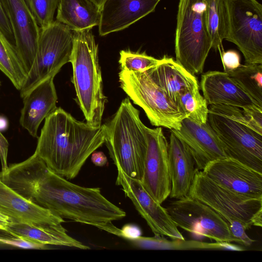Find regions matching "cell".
I'll return each mask as SVG.
<instances>
[{
	"label": "cell",
	"mask_w": 262,
	"mask_h": 262,
	"mask_svg": "<svg viewBox=\"0 0 262 262\" xmlns=\"http://www.w3.org/2000/svg\"><path fill=\"white\" fill-rule=\"evenodd\" d=\"M8 185L34 204L62 219L95 226L110 233L112 222L125 212L103 196L99 188L81 186L51 170L37 155L17 163Z\"/></svg>",
	"instance_id": "cell-1"
},
{
	"label": "cell",
	"mask_w": 262,
	"mask_h": 262,
	"mask_svg": "<svg viewBox=\"0 0 262 262\" xmlns=\"http://www.w3.org/2000/svg\"><path fill=\"white\" fill-rule=\"evenodd\" d=\"M104 143L102 125L92 126L57 107L45 119L34 154L53 171L71 180Z\"/></svg>",
	"instance_id": "cell-2"
},
{
	"label": "cell",
	"mask_w": 262,
	"mask_h": 262,
	"mask_svg": "<svg viewBox=\"0 0 262 262\" xmlns=\"http://www.w3.org/2000/svg\"><path fill=\"white\" fill-rule=\"evenodd\" d=\"M104 143L117 169L141 181L147 148L146 127L140 112L127 97L113 116L102 125Z\"/></svg>",
	"instance_id": "cell-3"
},
{
	"label": "cell",
	"mask_w": 262,
	"mask_h": 262,
	"mask_svg": "<svg viewBox=\"0 0 262 262\" xmlns=\"http://www.w3.org/2000/svg\"><path fill=\"white\" fill-rule=\"evenodd\" d=\"M73 33L70 62L73 67L72 82L77 101L86 122L92 126L100 127L107 99L103 91L98 45L92 30Z\"/></svg>",
	"instance_id": "cell-4"
},
{
	"label": "cell",
	"mask_w": 262,
	"mask_h": 262,
	"mask_svg": "<svg viewBox=\"0 0 262 262\" xmlns=\"http://www.w3.org/2000/svg\"><path fill=\"white\" fill-rule=\"evenodd\" d=\"M207 121L227 158L262 173V134L253 126L247 110L226 105H209Z\"/></svg>",
	"instance_id": "cell-5"
},
{
	"label": "cell",
	"mask_w": 262,
	"mask_h": 262,
	"mask_svg": "<svg viewBox=\"0 0 262 262\" xmlns=\"http://www.w3.org/2000/svg\"><path fill=\"white\" fill-rule=\"evenodd\" d=\"M175 36L176 61L190 73H202L212 48L204 0H180Z\"/></svg>",
	"instance_id": "cell-6"
},
{
	"label": "cell",
	"mask_w": 262,
	"mask_h": 262,
	"mask_svg": "<svg viewBox=\"0 0 262 262\" xmlns=\"http://www.w3.org/2000/svg\"><path fill=\"white\" fill-rule=\"evenodd\" d=\"M188 195L208 205L228 223L241 222L245 230L262 226V198L236 194L218 185L196 169Z\"/></svg>",
	"instance_id": "cell-7"
},
{
	"label": "cell",
	"mask_w": 262,
	"mask_h": 262,
	"mask_svg": "<svg viewBox=\"0 0 262 262\" xmlns=\"http://www.w3.org/2000/svg\"><path fill=\"white\" fill-rule=\"evenodd\" d=\"M119 79L121 89L144 110L152 125L170 130L180 129L182 120L186 117L146 72L121 70Z\"/></svg>",
	"instance_id": "cell-8"
},
{
	"label": "cell",
	"mask_w": 262,
	"mask_h": 262,
	"mask_svg": "<svg viewBox=\"0 0 262 262\" xmlns=\"http://www.w3.org/2000/svg\"><path fill=\"white\" fill-rule=\"evenodd\" d=\"M73 46V33L66 25L56 20L40 28L35 59L19 90L21 98L43 81L54 77L70 62Z\"/></svg>",
	"instance_id": "cell-9"
},
{
	"label": "cell",
	"mask_w": 262,
	"mask_h": 262,
	"mask_svg": "<svg viewBox=\"0 0 262 262\" xmlns=\"http://www.w3.org/2000/svg\"><path fill=\"white\" fill-rule=\"evenodd\" d=\"M226 40L238 48L246 64H262V6L256 0H227Z\"/></svg>",
	"instance_id": "cell-10"
},
{
	"label": "cell",
	"mask_w": 262,
	"mask_h": 262,
	"mask_svg": "<svg viewBox=\"0 0 262 262\" xmlns=\"http://www.w3.org/2000/svg\"><path fill=\"white\" fill-rule=\"evenodd\" d=\"M166 209L178 228L217 243L234 242L228 222L209 206L189 195L172 201Z\"/></svg>",
	"instance_id": "cell-11"
},
{
	"label": "cell",
	"mask_w": 262,
	"mask_h": 262,
	"mask_svg": "<svg viewBox=\"0 0 262 262\" xmlns=\"http://www.w3.org/2000/svg\"><path fill=\"white\" fill-rule=\"evenodd\" d=\"M147 148L141 182L147 192L159 203L169 196L171 180L168 165V142L161 127L146 126Z\"/></svg>",
	"instance_id": "cell-12"
},
{
	"label": "cell",
	"mask_w": 262,
	"mask_h": 262,
	"mask_svg": "<svg viewBox=\"0 0 262 262\" xmlns=\"http://www.w3.org/2000/svg\"><path fill=\"white\" fill-rule=\"evenodd\" d=\"M117 170L116 184L122 187L125 194L131 200L155 235L184 240L166 209L147 192L141 181L130 178L120 169Z\"/></svg>",
	"instance_id": "cell-13"
},
{
	"label": "cell",
	"mask_w": 262,
	"mask_h": 262,
	"mask_svg": "<svg viewBox=\"0 0 262 262\" xmlns=\"http://www.w3.org/2000/svg\"><path fill=\"white\" fill-rule=\"evenodd\" d=\"M218 185L236 194L262 198V173L229 158L215 160L202 170Z\"/></svg>",
	"instance_id": "cell-14"
},
{
	"label": "cell",
	"mask_w": 262,
	"mask_h": 262,
	"mask_svg": "<svg viewBox=\"0 0 262 262\" xmlns=\"http://www.w3.org/2000/svg\"><path fill=\"white\" fill-rule=\"evenodd\" d=\"M10 23L15 46L28 74L36 56L40 27L24 0H0Z\"/></svg>",
	"instance_id": "cell-15"
},
{
	"label": "cell",
	"mask_w": 262,
	"mask_h": 262,
	"mask_svg": "<svg viewBox=\"0 0 262 262\" xmlns=\"http://www.w3.org/2000/svg\"><path fill=\"white\" fill-rule=\"evenodd\" d=\"M170 132L187 146L194 159L196 168L200 170L215 160L227 158L208 121L198 123L185 118L179 130L170 129Z\"/></svg>",
	"instance_id": "cell-16"
},
{
	"label": "cell",
	"mask_w": 262,
	"mask_h": 262,
	"mask_svg": "<svg viewBox=\"0 0 262 262\" xmlns=\"http://www.w3.org/2000/svg\"><path fill=\"white\" fill-rule=\"evenodd\" d=\"M161 0H105L98 25L103 36L124 30L155 11Z\"/></svg>",
	"instance_id": "cell-17"
},
{
	"label": "cell",
	"mask_w": 262,
	"mask_h": 262,
	"mask_svg": "<svg viewBox=\"0 0 262 262\" xmlns=\"http://www.w3.org/2000/svg\"><path fill=\"white\" fill-rule=\"evenodd\" d=\"M201 88L208 105H226L243 109L260 107L225 72L204 73L201 76Z\"/></svg>",
	"instance_id": "cell-18"
},
{
	"label": "cell",
	"mask_w": 262,
	"mask_h": 262,
	"mask_svg": "<svg viewBox=\"0 0 262 262\" xmlns=\"http://www.w3.org/2000/svg\"><path fill=\"white\" fill-rule=\"evenodd\" d=\"M54 78L50 77L35 86L23 98L19 123L29 134L37 137L41 122L57 107Z\"/></svg>",
	"instance_id": "cell-19"
},
{
	"label": "cell",
	"mask_w": 262,
	"mask_h": 262,
	"mask_svg": "<svg viewBox=\"0 0 262 262\" xmlns=\"http://www.w3.org/2000/svg\"><path fill=\"white\" fill-rule=\"evenodd\" d=\"M0 212L13 222L58 225L64 219L27 200L0 180Z\"/></svg>",
	"instance_id": "cell-20"
},
{
	"label": "cell",
	"mask_w": 262,
	"mask_h": 262,
	"mask_svg": "<svg viewBox=\"0 0 262 262\" xmlns=\"http://www.w3.org/2000/svg\"><path fill=\"white\" fill-rule=\"evenodd\" d=\"M168 165L171 184L170 198L179 199L188 196L197 169L195 162L187 146L171 132Z\"/></svg>",
	"instance_id": "cell-21"
},
{
	"label": "cell",
	"mask_w": 262,
	"mask_h": 262,
	"mask_svg": "<svg viewBox=\"0 0 262 262\" xmlns=\"http://www.w3.org/2000/svg\"><path fill=\"white\" fill-rule=\"evenodd\" d=\"M146 72L166 92L178 108L181 94L199 86L194 75L188 72L172 58L166 56L160 59L156 67Z\"/></svg>",
	"instance_id": "cell-22"
},
{
	"label": "cell",
	"mask_w": 262,
	"mask_h": 262,
	"mask_svg": "<svg viewBox=\"0 0 262 262\" xmlns=\"http://www.w3.org/2000/svg\"><path fill=\"white\" fill-rule=\"evenodd\" d=\"M7 232L12 235L47 245L66 246L84 250L90 249L70 236L61 224L45 225L12 222Z\"/></svg>",
	"instance_id": "cell-23"
},
{
	"label": "cell",
	"mask_w": 262,
	"mask_h": 262,
	"mask_svg": "<svg viewBox=\"0 0 262 262\" xmlns=\"http://www.w3.org/2000/svg\"><path fill=\"white\" fill-rule=\"evenodd\" d=\"M57 9L56 20L73 31L99 25L100 8L91 0H60Z\"/></svg>",
	"instance_id": "cell-24"
},
{
	"label": "cell",
	"mask_w": 262,
	"mask_h": 262,
	"mask_svg": "<svg viewBox=\"0 0 262 262\" xmlns=\"http://www.w3.org/2000/svg\"><path fill=\"white\" fill-rule=\"evenodd\" d=\"M207 29L211 40L212 48L221 51L229 27L227 0H204Z\"/></svg>",
	"instance_id": "cell-25"
},
{
	"label": "cell",
	"mask_w": 262,
	"mask_h": 262,
	"mask_svg": "<svg viewBox=\"0 0 262 262\" xmlns=\"http://www.w3.org/2000/svg\"><path fill=\"white\" fill-rule=\"evenodd\" d=\"M0 70L19 91L27 78V73L15 45L9 40L1 30Z\"/></svg>",
	"instance_id": "cell-26"
},
{
	"label": "cell",
	"mask_w": 262,
	"mask_h": 262,
	"mask_svg": "<svg viewBox=\"0 0 262 262\" xmlns=\"http://www.w3.org/2000/svg\"><path fill=\"white\" fill-rule=\"evenodd\" d=\"M229 76L262 107V64L241 65Z\"/></svg>",
	"instance_id": "cell-27"
},
{
	"label": "cell",
	"mask_w": 262,
	"mask_h": 262,
	"mask_svg": "<svg viewBox=\"0 0 262 262\" xmlns=\"http://www.w3.org/2000/svg\"><path fill=\"white\" fill-rule=\"evenodd\" d=\"M179 108L186 118L198 123L207 122L209 107L199 86L184 91L179 96Z\"/></svg>",
	"instance_id": "cell-28"
},
{
	"label": "cell",
	"mask_w": 262,
	"mask_h": 262,
	"mask_svg": "<svg viewBox=\"0 0 262 262\" xmlns=\"http://www.w3.org/2000/svg\"><path fill=\"white\" fill-rule=\"evenodd\" d=\"M174 242L169 241L162 237V236L155 235V237H139L130 241L132 244L138 248L151 249H217V243H207L196 241H185L175 239Z\"/></svg>",
	"instance_id": "cell-29"
},
{
	"label": "cell",
	"mask_w": 262,
	"mask_h": 262,
	"mask_svg": "<svg viewBox=\"0 0 262 262\" xmlns=\"http://www.w3.org/2000/svg\"><path fill=\"white\" fill-rule=\"evenodd\" d=\"M160 59L149 56L145 52H134L130 50L120 52L119 63L121 70L145 72L156 67Z\"/></svg>",
	"instance_id": "cell-30"
},
{
	"label": "cell",
	"mask_w": 262,
	"mask_h": 262,
	"mask_svg": "<svg viewBox=\"0 0 262 262\" xmlns=\"http://www.w3.org/2000/svg\"><path fill=\"white\" fill-rule=\"evenodd\" d=\"M60 0H24L40 28L54 20V14Z\"/></svg>",
	"instance_id": "cell-31"
},
{
	"label": "cell",
	"mask_w": 262,
	"mask_h": 262,
	"mask_svg": "<svg viewBox=\"0 0 262 262\" xmlns=\"http://www.w3.org/2000/svg\"><path fill=\"white\" fill-rule=\"evenodd\" d=\"M0 243L28 249H45L47 248V245L12 235L10 236L0 235Z\"/></svg>",
	"instance_id": "cell-32"
},
{
	"label": "cell",
	"mask_w": 262,
	"mask_h": 262,
	"mask_svg": "<svg viewBox=\"0 0 262 262\" xmlns=\"http://www.w3.org/2000/svg\"><path fill=\"white\" fill-rule=\"evenodd\" d=\"M228 223L234 242L246 246H249L254 242L247 235L245 232L246 230L241 222L233 221Z\"/></svg>",
	"instance_id": "cell-33"
},
{
	"label": "cell",
	"mask_w": 262,
	"mask_h": 262,
	"mask_svg": "<svg viewBox=\"0 0 262 262\" xmlns=\"http://www.w3.org/2000/svg\"><path fill=\"white\" fill-rule=\"evenodd\" d=\"M220 52L225 72L234 71L241 65L240 55L236 51L231 50Z\"/></svg>",
	"instance_id": "cell-34"
},
{
	"label": "cell",
	"mask_w": 262,
	"mask_h": 262,
	"mask_svg": "<svg viewBox=\"0 0 262 262\" xmlns=\"http://www.w3.org/2000/svg\"><path fill=\"white\" fill-rule=\"evenodd\" d=\"M0 30L9 40L15 45L14 38L10 23L0 1Z\"/></svg>",
	"instance_id": "cell-35"
},
{
	"label": "cell",
	"mask_w": 262,
	"mask_h": 262,
	"mask_svg": "<svg viewBox=\"0 0 262 262\" xmlns=\"http://www.w3.org/2000/svg\"><path fill=\"white\" fill-rule=\"evenodd\" d=\"M120 230V237L129 241L136 239L142 235L141 229L137 225L133 224H126Z\"/></svg>",
	"instance_id": "cell-36"
},
{
	"label": "cell",
	"mask_w": 262,
	"mask_h": 262,
	"mask_svg": "<svg viewBox=\"0 0 262 262\" xmlns=\"http://www.w3.org/2000/svg\"><path fill=\"white\" fill-rule=\"evenodd\" d=\"M9 144L4 135L0 131V158L2 166V170L8 167L7 159Z\"/></svg>",
	"instance_id": "cell-37"
},
{
	"label": "cell",
	"mask_w": 262,
	"mask_h": 262,
	"mask_svg": "<svg viewBox=\"0 0 262 262\" xmlns=\"http://www.w3.org/2000/svg\"><path fill=\"white\" fill-rule=\"evenodd\" d=\"M91 155L92 162L96 166H103L107 162V157L102 151H94Z\"/></svg>",
	"instance_id": "cell-38"
},
{
	"label": "cell",
	"mask_w": 262,
	"mask_h": 262,
	"mask_svg": "<svg viewBox=\"0 0 262 262\" xmlns=\"http://www.w3.org/2000/svg\"><path fill=\"white\" fill-rule=\"evenodd\" d=\"M12 220L6 215L0 212V230L7 232Z\"/></svg>",
	"instance_id": "cell-39"
},
{
	"label": "cell",
	"mask_w": 262,
	"mask_h": 262,
	"mask_svg": "<svg viewBox=\"0 0 262 262\" xmlns=\"http://www.w3.org/2000/svg\"><path fill=\"white\" fill-rule=\"evenodd\" d=\"M94 3H95L99 7H101L103 3L105 0H91Z\"/></svg>",
	"instance_id": "cell-40"
},
{
	"label": "cell",
	"mask_w": 262,
	"mask_h": 262,
	"mask_svg": "<svg viewBox=\"0 0 262 262\" xmlns=\"http://www.w3.org/2000/svg\"><path fill=\"white\" fill-rule=\"evenodd\" d=\"M0 85H1V82H0Z\"/></svg>",
	"instance_id": "cell-41"
}]
</instances>
